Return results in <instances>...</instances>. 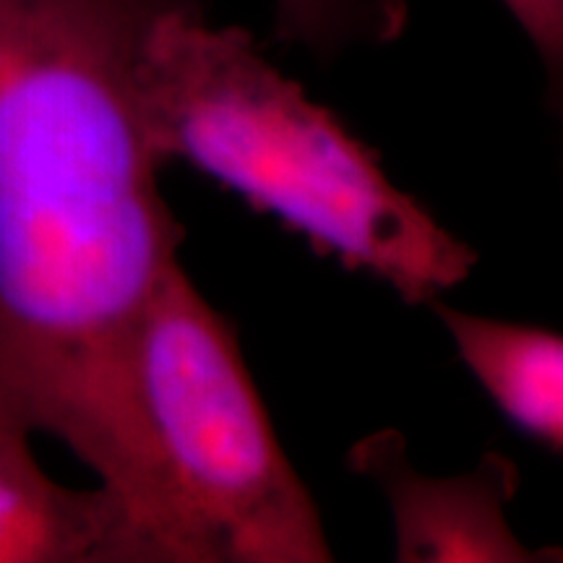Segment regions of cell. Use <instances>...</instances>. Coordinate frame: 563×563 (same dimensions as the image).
Masks as SVG:
<instances>
[{
	"label": "cell",
	"mask_w": 563,
	"mask_h": 563,
	"mask_svg": "<svg viewBox=\"0 0 563 563\" xmlns=\"http://www.w3.org/2000/svg\"><path fill=\"white\" fill-rule=\"evenodd\" d=\"M352 473L384 493L394 519L399 563H538L559 551H532L517 538L506 506L519 490V467L488 452L475 470L452 477L422 475L397 428H382L347 452Z\"/></svg>",
	"instance_id": "4"
},
{
	"label": "cell",
	"mask_w": 563,
	"mask_h": 563,
	"mask_svg": "<svg viewBox=\"0 0 563 563\" xmlns=\"http://www.w3.org/2000/svg\"><path fill=\"white\" fill-rule=\"evenodd\" d=\"M178 0H0V418L63 441L125 517L129 342L180 262L141 55Z\"/></svg>",
	"instance_id": "1"
},
{
	"label": "cell",
	"mask_w": 563,
	"mask_h": 563,
	"mask_svg": "<svg viewBox=\"0 0 563 563\" xmlns=\"http://www.w3.org/2000/svg\"><path fill=\"white\" fill-rule=\"evenodd\" d=\"M543 63L555 97L563 76V0H501Z\"/></svg>",
	"instance_id": "8"
},
{
	"label": "cell",
	"mask_w": 563,
	"mask_h": 563,
	"mask_svg": "<svg viewBox=\"0 0 563 563\" xmlns=\"http://www.w3.org/2000/svg\"><path fill=\"white\" fill-rule=\"evenodd\" d=\"M144 563H329L319 506L287 460L235 327L183 264L129 342Z\"/></svg>",
	"instance_id": "3"
},
{
	"label": "cell",
	"mask_w": 563,
	"mask_h": 563,
	"mask_svg": "<svg viewBox=\"0 0 563 563\" xmlns=\"http://www.w3.org/2000/svg\"><path fill=\"white\" fill-rule=\"evenodd\" d=\"M456 344L462 363L511 426L563 452V340L530 323L456 311L441 298L428 302Z\"/></svg>",
	"instance_id": "6"
},
{
	"label": "cell",
	"mask_w": 563,
	"mask_h": 563,
	"mask_svg": "<svg viewBox=\"0 0 563 563\" xmlns=\"http://www.w3.org/2000/svg\"><path fill=\"white\" fill-rule=\"evenodd\" d=\"M32 435L0 418V563H144L121 501L53 481Z\"/></svg>",
	"instance_id": "5"
},
{
	"label": "cell",
	"mask_w": 563,
	"mask_h": 563,
	"mask_svg": "<svg viewBox=\"0 0 563 563\" xmlns=\"http://www.w3.org/2000/svg\"><path fill=\"white\" fill-rule=\"evenodd\" d=\"M141 97L162 165L188 162L410 306L473 274L477 253L399 191L376 154L272 66L249 32L211 24L199 0H178L154 21Z\"/></svg>",
	"instance_id": "2"
},
{
	"label": "cell",
	"mask_w": 563,
	"mask_h": 563,
	"mask_svg": "<svg viewBox=\"0 0 563 563\" xmlns=\"http://www.w3.org/2000/svg\"><path fill=\"white\" fill-rule=\"evenodd\" d=\"M405 26L399 0H277V37L319 60L355 45H378Z\"/></svg>",
	"instance_id": "7"
}]
</instances>
